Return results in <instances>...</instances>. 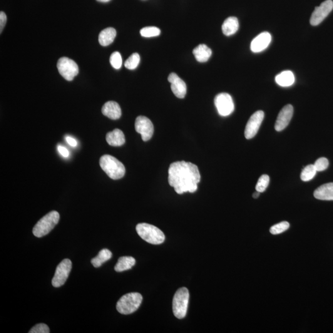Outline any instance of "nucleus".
<instances>
[{
	"mask_svg": "<svg viewBox=\"0 0 333 333\" xmlns=\"http://www.w3.org/2000/svg\"><path fill=\"white\" fill-rule=\"evenodd\" d=\"M260 193L258 192V191H256V192L253 194V198L255 199L258 198V196H259L260 195Z\"/></svg>",
	"mask_w": 333,
	"mask_h": 333,
	"instance_id": "obj_36",
	"label": "nucleus"
},
{
	"mask_svg": "<svg viewBox=\"0 0 333 333\" xmlns=\"http://www.w3.org/2000/svg\"><path fill=\"white\" fill-rule=\"evenodd\" d=\"M190 293L187 288H180L174 295L172 303L173 312L178 319L185 318L187 313Z\"/></svg>",
	"mask_w": 333,
	"mask_h": 333,
	"instance_id": "obj_6",
	"label": "nucleus"
},
{
	"mask_svg": "<svg viewBox=\"0 0 333 333\" xmlns=\"http://www.w3.org/2000/svg\"><path fill=\"white\" fill-rule=\"evenodd\" d=\"M333 9L332 0H326L323 2L319 6L315 7L313 12L310 22L313 26H316L321 24L322 21L329 16Z\"/></svg>",
	"mask_w": 333,
	"mask_h": 333,
	"instance_id": "obj_10",
	"label": "nucleus"
},
{
	"mask_svg": "<svg viewBox=\"0 0 333 333\" xmlns=\"http://www.w3.org/2000/svg\"><path fill=\"white\" fill-rule=\"evenodd\" d=\"M238 29H239V22L235 17H228L223 22L222 27L223 33L226 36H232L238 31Z\"/></svg>",
	"mask_w": 333,
	"mask_h": 333,
	"instance_id": "obj_21",
	"label": "nucleus"
},
{
	"mask_svg": "<svg viewBox=\"0 0 333 333\" xmlns=\"http://www.w3.org/2000/svg\"><path fill=\"white\" fill-rule=\"evenodd\" d=\"M112 255L113 254L109 250H102L98 255L91 260V262L94 267L98 268L101 267L104 262L111 259Z\"/></svg>",
	"mask_w": 333,
	"mask_h": 333,
	"instance_id": "obj_24",
	"label": "nucleus"
},
{
	"mask_svg": "<svg viewBox=\"0 0 333 333\" xmlns=\"http://www.w3.org/2000/svg\"><path fill=\"white\" fill-rule=\"evenodd\" d=\"M102 113L112 120H118L122 116L120 106L115 101H108L102 108Z\"/></svg>",
	"mask_w": 333,
	"mask_h": 333,
	"instance_id": "obj_16",
	"label": "nucleus"
},
{
	"mask_svg": "<svg viewBox=\"0 0 333 333\" xmlns=\"http://www.w3.org/2000/svg\"><path fill=\"white\" fill-rule=\"evenodd\" d=\"M7 21V17L6 14L4 12L1 11L0 12V32L1 33L3 30L5 25H6Z\"/></svg>",
	"mask_w": 333,
	"mask_h": 333,
	"instance_id": "obj_33",
	"label": "nucleus"
},
{
	"mask_svg": "<svg viewBox=\"0 0 333 333\" xmlns=\"http://www.w3.org/2000/svg\"><path fill=\"white\" fill-rule=\"evenodd\" d=\"M136 232L145 242L152 245H161L165 242V235L160 229L148 223H139L136 227Z\"/></svg>",
	"mask_w": 333,
	"mask_h": 333,
	"instance_id": "obj_3",
	"label": "nucleus"
},
{
	"mask_svg": "<svg viewBox=\"0 0 333 333\" xmlns=\"http://www.w3.org/2000/svg\"><path fill=\"white\" fill-rule=\"evenodd\" d=\"M143 297L140 293L131 292L123 295L117 303L116 308L121 314H133L140 307Z\"/></svg>",
	"mask_w": 333,
	"mask_h": 333,
	"instance_id": "obj_4",
	"label": "nucleus"
},
{
	"mask_svg": "<svg viewBox=\"0 0 333 333\" xmlns=\"http://www.w3.org/2000/svg\"><path fill=\"white\" fill-rule=\"evenodd\" d=\"M193 53L200 63L207 62L212 55V50L205 44H201L193 49Z\"/></svg>",
	"mask_w": 333,
	"mask_h": 333,
	"instance_id": "obj_19",
	"label": "nucleus"
},
{
	"mask_svg": "<svg viewBox=\"0 0 333 333\" xmlns=\"http://www.w3.org/2000/svg\"><path fill=\"white\" fill-rule=\"evenodd\" d=\"M71 269L72 262L70 260L66 258L62 261L57 267L55 274L52 280L53 287L59 288L64 285L68 280Z\"/></svg>",
	"mask_w": 333,
	"mask_h": 333,
	"instance_id": "obj_9",
	"label": "nucleus"
},
{
	"mask_svg": "<svg viewBox=\"0 0 333 333\" xmlns=\"http://www.w3.org/2000/svg\"><path fill=\"white\" fill-rule=\"evenodd\" d=\"M117 35L116 29L113 27H108L104 29L99 35L98 41L99 44L103 46H109L115 39Z\"/></svg>",
	"mask_w": 333,
	"mask_h": 333,
	"instance_id": "obj_20",
	"label": "nucleus"
},
{
	"mask_svg": "<svg viewBox=\"0 0 333 333\" xmlns=\"http://www.w3.org/2000/svg\"><path fill=\"white\" fill-rule=\"evenodd\" d=\"M169 185L175 189L176 193H195L200 182L201 175L197 166L185 161L171 164L168 168Z\"/></svg>",
	"mask_w": 333,
	"mask_h": 333,
	"instance_id": "obj_1",
	"label": "nucleus"
},
{
	"mask_svg": "<svg viewBox=\"0 0 333 333\" xmlns=\"http://www.w3.org/2000/svg\"><path fill=\"white\" fill-rule=\"evenodd\" d=\"M49 327L46 325L41 324L36 325V326L32 328L29 333H49Z\"/></svg>",
	"mask_w": 333,
	"mask_h": 333,
	"instance_id": "obj_32",
	"label": "nucleus"
},
{
	"mask_svg": "<svg viewBox=\"0 0 333 333\" xmlns=\"http://www.w3.org/2000/svg\"><path fill=\"white\" fill-rule=\"evenodd\" d=\"M106 140L111 146H121L125 143V135L123 131L119 129H115L107 134Z\"/></svg>",
	"mask_w": 333,
	"mask_h": 333,
	"instance_id": "obj_18",
	"label": "nucleus"
},
{
	"mask_svg": "<svg viewBox=\"0 0 333 333\" xmlns=\"http://www.w3.org/2000/svg\"><path fill=\"white\" fill-rule=\"evenodd\" d=\"M135 263L136 260L133 257L124 256L119 258L114 269L118 272H124L131 269L135 265Z\"/></svg>",
	"mask_w": 333,
	"mask_h": 333,
	"instance_id": "obj_23",
	"label": "nucleus"
},
{
	"mask_svg": "<svg viewBox=\"0 0 333 333\" xmlns=\"http://www.w3.org/2000/svg\"><path fill=\"white\" fill-rule=\"evenodd\" d=\"M110 63L114 69H119L123 65V58L118 51L114 52L110 57Z\"/></svg>",
	"mask_w": 333,
	"mask_h": 333,
	"instance_id": "obj_30",
	"label": "nucleus"
},
{
	"mask_svg": "<svg viewBox=\"0 0 333 333\" xmlns=\"http://www.w3.org/2000/svg\"><path fill=\"white\" fill-rule=\"evenodd\" d=\"M290 223L288 222H282L272 226L270 232L273 235H278L287 231L290 228Z\"/></svg>",
	"mask_w": 333,
	"mask_h": 333,
	"instance_id": "obj_29",
	"label": "nucleus"
},
{
	"mask_svg": "<svg viewBox=\"0 0 333 333\" xmlns=\"http://www.w3.org/2000/svg\"><path fill=\"white\" fill-rule=\"evenodd\" d=\"M58 150L59 153H60L61 156H63L64 158H68L69 156V152L68 149L64 147L63 146L58 145Z\"/></svg>",
	"mask_w": 333,
	"mask_h": 333,
	"instance_id": "obj_34",
	"label": "nucleus"
},
{
	"mask_svg": "<svg viewBox=\"0 0 333 333\" xmlns=\"http://www.w3.org/2000/svg\"><path fill=\"white\" fill-rule=\"evenodd\" d=\"M314 197L317 200L333 201V183L324 184L314 191Z\"/></svg>",
	"mask_w": 333,
	"mask_h": 333,
	"instance_id": "obj_17",
	"label": "nucleus"
},
{
	"mask_svg": "<svg viewBox=\"0 0 333 333\" xmlns=\"http://www.w3.org/2000/svg\"><path fill=\"white\" fill-rule=\"evenodd\" d=\"M317 172L314 165H308L303 169L300 174V178L302 181H309L315 177Z\"/></svg>",
	"mask_w": 333,
	"mask_h": 333,
	"instance_id": "obj_25",
	"label": "nucleus"
},
{
	"mask_svg": "<svg viewBox=\"0 0 333 333\" xmlns=\"http://www.w3.org/2000/svg\"><path fill=\"white\" fill-rule=\"evenodd\" d=\"M59 218L60 216L57 211L54 210L49 212L35 225L33 229L34 235L37 238H42L48 235L58 224Z\"/></svg>",
	"mask_w": 333,
	"mask_h": 333,
	"instance_id": "obj_5",
	"label": "nucleus"
},
{
	"mask_svg": "<svg viewBox=\"0 0 333 333\" xmlns=\"http://www.w3.org/2000/svg\"><path fill=\"white\" fill-rule=\"evenodd\" d=\"M275 82L278 85L281 86H290L294 83L295 77L292 72L285 71L275 77Z\"/></svg>",
	"mask_w": 333,
	"mask_h": 333,
	"instance_id": "obj_22",
	"label": "nucleus"
},
{
	"mask_svg": "<svg viewBox=\"0 0 333 333\" xmlns=\"http://www.w3.org/2000/svg\"><path fill=\"white\" fill-rule=\"evenodd\" d=\"M135 130L140 133L144 141L150 140L154 133V126L150 119L145 116H138L135 121Z\"/></svg>",
	"mask_w": 333,
	"mask_h": 333,
	"instance_id": "obj_11",
	"label": "nucleus"
},
{
	"mask_svg": "<svg viewBox=\"0 0 333 333\" xmlns=\"http://www.w3.org/2000/svg\"><path fill=\"white\" fill-rule=\"evenodd\" d=\"M168 81L171 83V89L173 94L178 98H185L187 91L185 82L175 73H171L168 76Z\"/></svg>",
	"mask_w": 333,
	"mask_h": 333,
	"instance_id": "obj_14",
	"label": "nucleus"
},
{
	"mask_svg": "<svg viewBox=\"0 0 333 333\" xmlns=\"http://www.w3.org/2000/svg\"><path fill=\"white\" fill-rule=\"evenodd\" d=\"M264 118V113L262 111H256L250 116L246 126L245 135L248 140L254 137L259 130L261 124Z\"/></svg>",
	"mask_w": 333,
	"mask_h": 333,
	"instance_id": "obj_12",
	"label": "nucleus"
},
{
	"mask_svg": "<svg viewBox=\"0 0 333 333\" xmlns=\"http://www.w3.org/2000/svg\"><path fill=\"white\" fill-rule=\"evenodd\" d=\"M329 161L325 158H319L314 164L315 169L317 171H322L329 167Z\"/></svg>",
	"mask_w": 333,
	"mask_h": 333,
	"instance_id": "obj_31",
	"label": "nucleus"
},
{
	"mask_svg": "<svg viewBox=\"0 0 333 333\" xmlns=\"http://www.w3.org/2000/svg\"><path fill=\"white\" fill-rule=\"evenodd\" d=\"M270 183V177L267 175H263L260 176L255 186V190L259 193H263L267 188Z\"/></svg>",
	"mask_w": 333,
	"mask_h": 333,
	"instance_id": "obj_28",
	"label": "nucleus"
},
{
	"mask_svg": "<svg viewBox=\"0 0 333 333\" xmlns=\"http://www.w3.org/2000/svg\"><path fill=\"white\" fill-rule=\"evenodd\" d=\"M96 1H98L99 2H107L110 1L111 0H96Z\"/></svg>",
	"mask_w": 333,
	"mask_h": 333,
	"instance_id": "obj_37",
	"label": "nucleus"
},
{
	"mask_svg": "<svg viewBox=\"0 0 333 333\" xmlns=\"http://www.w3.org/2000/svg\"><path fill=\"white\" fill-rule=\"evenodd\" d=\"M140 34L146 38L158 37L161 34V30L156 27H146L141 30Z\"/></svg>",
	"mask_w": 333,
	"mask_h": 333,
	"instance_id": "obj_27",
	"label": "nucleus"
},
{
	"mask_svg": "<svg viewBox=\"0 0 333 333\" xmlns=\"http://www.w3.org/2000/svg\"><path fill=\"white\" fill-rule=\"evenodd\" d=\"M140 62V56L138 53H133L125 61V67L130 70H133L137 68Z\"/></svg>",
	"mask_w": 333,
	"mask_h": 333,
	"instance_id": "obj_26",
	"label": "nucleus"
},
{
	"mask_svg": "<svg viewBox=\"0 0 333 333\" xmlns=\"http://www.w3.org/2000/svg\"><path fill=\"white\" fill-rule=\"evenodd\" d=\"M99 165L109 177L119 180L125 175V168L123 163L110 155H104L99 160Z\"/></svg>",
	"mask_w": 333,
	"mask_h": 333,
	"instance_id": "obj_2",
	"label": "nucleus"
},
{
	"mask_svg": "<svg viewBox=\"0 0 333 333\" xmlns=\"http://www.w3.org/2000/svg\"><path fill=\"white\" fill-rule=\"evenodd\" d=\"M66 140L67 143L69 144V145L73 146V147H76L78 146V141L73 137L71 136H66Z\"/></svg>",
	"mask_w": 333,
	"mask_h": 333,
	"instance_id": "obj_35",
	"label": "nucleus"
},
{
	"mask_svg": "<svg viewBox=\"0 0 333 333\" xmlns=\"http://www.w3.org/2000/svg\"><path fill=\"white\" fill-rule=\"evenodd\" d=\"M214 102L216 108L220 116H228L234 111V103L229 94L222 93L217 94L215 96Z\"/></svg>",
	"mask_w": 333,
	"mask_h": 333,
	"instance_id": "obj_8",
	"label": "nucleus"
},
{
	"mask_svg": "<svg viewBox=\"0 0 333 333\" xmlns=\"http://www.w3.org/2000/svg\"><path fill=\"white\" fill-rule=\"evenodd\" d=\"M59 74L66 81H72L79 74V67L75 61L66 57L59 59L57 64Z\"/></svg>",
	"mask_w": 333,
	"mask_h": 333,
	"instance_id": "obj_7",
	"label": "nucleus"
},
{
	"mask_svg": "<svg viewBox=\"0 0 333 333\" xmlns=\"http://www.w3.org/2000/svg\"><path fill=\"white\" fill-rule=\"evenodd\" d=\"M272 41V36L267 32H262L253 39L250 49L253 53H260L268 48Z\"/></svg>",
	"mask_w": 333,
	"mask_h": 333,
	"instance_id": "obj_15",
	"label": "nucleus"
},
{
	"mask_svg": "<svg viewBox=\"0 0 333 333\" xmlns=\"http://www.w3.org/2000/svg\"><path fill=\"white\" fill-rule=\"evenodd\" d=\"M294 109L291 104L285 106L278 114L277 121H276L275 128L277 131H281L286 127H287L292 118Z\"/></svg>",
	"mask_w": 333,
	"mask_h": 333,
	"instance_id": "obj_13",
	"label": "nucleus"
}]
</instances>
